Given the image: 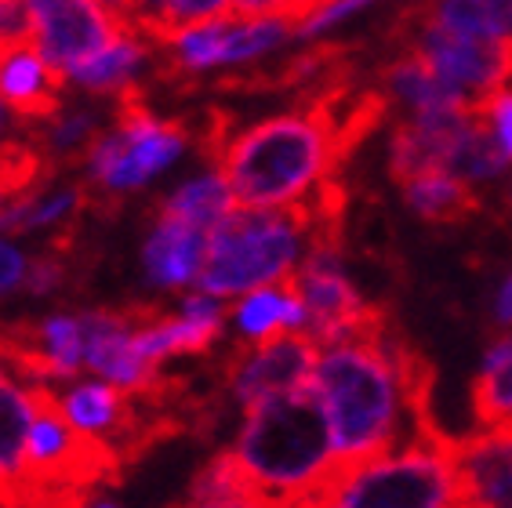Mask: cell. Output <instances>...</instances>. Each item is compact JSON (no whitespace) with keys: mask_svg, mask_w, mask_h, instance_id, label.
Here are the masks:
<instances>
[{"mask_svg":"<svg viewBox=\"0 0 512 508\" xmlns=\"http://www.w3.org/2000/svg\"><path fill=\"white\" fill-rule=\"evenodd\" d=\"M385 323L389 316L382 313L375 327H367L364 334L320 349L313 381H309V392L324 407L331 425L338 472L356 469L400 447L407 400L396 363L382 349ZM407 429H411V418H407Z\"/></svg>","mask_w":512,"mask_h":508,"instance_id":"obj_1","label":"cell"},{"mask_svg":"<svg viewBox=\"0 0 512 508\" xmlns=\"http://www.w3.org/2000/svg\"><path fill=\"white\" fill-rule=\"evenodd\" d=\"M338 167L331 127L306 106L237 131L215 160L240 211H284L335 178Z\"/></svg>","mask_w":512,"mask_h":508,"instance_id":"obj_2","label":"cell"},{"mask_svg":"<svg viewBox=\"0 0 512 508\" xmlns=\"http://www.w3.org/2000/svg\"><path fill=\"white\" fill-rule=\"evenodd\" d=\"M229 454L251 490L273 498L276 505L306 498L338 472L331 425L309 389L247 407Z\"/></svg>","mask_w":512,"mask_h":508,"instance_id":"obj_3","label":"cell"},{"mask_svg":"<svg viewBox=\"0 0 512 508\" xmlns=\"http://www.w3.org/2000/svg\"><path fill=\"white\" fill-rule=\"evenodd\" d=\"M309 236L306 204L284 211H233L207 233L197 287L207 298H247L295 276Z\"/></svg>","mask_w":512,"mask_h":508,"instance_id":"obj_4","label":"cell"},{"mask_svg":"<svg viewBox=\"0 0 512 508\" xmlns=\"http://www.w3.org/2000/svg\"><path fill=\"white\" fill-rule=\"evenodd\" d=\"M454 436H407L404 447L309 490L280 508H458V476L451 461Z\"/></svg>","mask_w":512,"mask_h":508,"instance_id":"obj_5","label":"cell"},{"mask_svg":"<svg viewBox=\"0 0 512 508\" xmlns=\"http://www.w3.org/2000/svg\"><path fill=\"white\" fill-rule=\"evenodd\" d=\"M189 142H193L189 120L157 117L142 84H131L113 95V127L95 138L84 160L91 178V207L113 211L120 196L135 193L160 171H168Z\"/></svg>","mask_w":512,"mask_h":508,"instance_id":"obj_6","label":"cell"},{"mask_svg":"<svg viewBox=\"0 0 512 508\" xmlns=\"http://www.w3.org/2000/svg\"><path fill=\"white\" fill-rule=\"evenodd\" d=\"M393 40L400 51L414 55L444 88H451L465 106H480L512 80V40H480L447 33L429 22L422 8H404L396 15Z\"/></svg>","mask_w":512,"mask_h":508,"instance_id":"obj_7","label":"cell"},{"mask_svg":"<svg viewBox=\"0 0 512 508\" xmlns=\"http://www.w3.org/2000/svg\"><path fill=\"white\" fill-rule=\"evenodd\" d=\"M298 298L306 305V338L316 349L349 342L375 327L382 309L360 298L349 276L342 273V247H309L291 276Z\"/></svg>","mask_w":512,"mask_h":508,"instance_id":"obj_8","label":"cell"},{"mask_svg":"<svg viewBox=\"0 0 512 508\" xmlns=\"http://www.w3.org/2000/svg\"><path fill=\"white\" fill-rule=\"evenodd\" d=\"M33 48L59 77H73V69L99 59L113 48L128 22L120 4H95V0H33Z\"/></svg>","mask_w":512,"mask_h":508,"instance_id":"obj_9","label":"cell"},{"mask_svg":"<svg viewBox=\"0 0 512 508\" xmlns=\"http://www.w3.org/2000/svg\"><path fill=\"white\" fill-rule=\"evenodd\" d=\"M316 360H320V349L306 334H280L258 345H233L226 356V385L247 411L273 396L306 392Z\"/></svg>","mask_w":512,"mask_h":508,"instance_id":"obj_10","label":"cell"},{"mask_svg":"<svg viewBox=\"0 0 512 508\" xmlns=\"http://www.w3.org/2000/svg\"><path fill=\"white\" fill-rule=\"evenodd\" d=\"M458 508H512V429H476L454 440Z\"/></svg>","mask_w":512,"mask_h":508,"instance_id":"obj_11","label":"cell"},{"mask_svg":"<svg viewBox=\"0 0 512 508\" xmlns=\"http://www.w3.org/2000/svg\"><path fill=\"white\" fill-rule=\"evenodd\" d=\"M222 327H226L222 305L207 294H189V298H182L175 316L160 309V316H153L146 327H138L131 345L142 360L160 367V360H168V356H200V352H207L222 338Z\"/></svg>","mask_w":512,"mask_h":508,"instance_id":"obj_12","label":"cell"},{"mask_svg":"<svg viewBox=\"0 0 512 508\" xmlns=\"http://www.w3.org/2000/svg\"><path fill=\"white\" fill-rule=\"evenodd\" d=\"M62 84L48 62L40 59V51L33 48V40L22 44H0V106L19 113L30 124H51L66 109L62 98Z\"/></svg>","mask_w":512,"mask_h":508,"instance_id":"obj_13","label":"cell"},{"mask_svg":"<svg viewBox=\"0 0 512 508\" xmlns=\"http://www.w3.org/2000/svg\"><path fill=\"white\" fill-rule=\"evenodd\" d=\"M204 251L207 233L157 211L153 225H149L146 247H142V265H146L149 284L164 287V291L193 284L200 265H204Z\"/></svg>","mask_w":512,"mask_h":508,"instance_id":"obj_14","label":"cell"},{"mask_svg":"<svg viewBox=\"0 0 512 508\" xmlns=\"http://www.w3.org/2000/svg\"><path fill=\"white\" fill-rule=\"evenodd\" d=\"M33 414V392L0 367V508H19Z\"/></svg>","mask_w":512,"mask_h":508,"instance_id":"obj_15","label":"cell"},{"mask_svg":"<svg viewBox=\"0 0 512 508\" xmlns=\"http://www.w3.org/2000/svg\"><path fill=\"white\" fill-rule=\"evenodd\" d=\"M91 207L88 186H62V189H33L4 207L0 215V233H40V229H62L77 233V218Z\"/></svg>","mask_w":512,"mask_h":508,"instance_id":"obj_16","label":"cell"},{"mask_svg":"<svg viewBox=\"0 0 512 508\" xmlns=\"http://www.w3.org/2000/svg\"><path fill=\"white\" fill-rule=\"evenodd\" d=\"M229 320H233V327H237L247 345H258V342H269V338H280V331L287 334L306 331V305L298 298L295 284L287 280L280 287H266V291L240 298L233 305Z\"/></svg>","mask_w":512,"mask_h":508,"instance_id":"obj_17","label":"cell"},{"mask_svg":"<svg viewBox=\"0 0 512 508\" xmlns=\"http://www.w3.org/2000/svg\"><path fill=\"white\" fill-rule=\"evenodd\" d=\"M400 193L414 215L433 225H462L483 211L480 193L447 171H425V175L407 178L400 182Z\"/></svg>","mask_w":512,"mask_h":508,"instance_id":"obj_18","label":"cell"},{"mask_svg":"<svg viewBox=\"0 0 512 508\" xmlns=\"http://www.w3.org/2000/svg\"><path fill=\"white\" fill-rule=\"evenodd\" d=\"M62 418L84 436L113 440L128 411V396L106 381H66V389H51Z\"/></svg>","mask_w":512,"mask_h":508,"instance_id":"obj_19","label":"cell"},{"mask_svg":"<svg viewBox=\"0 0 512 508\" xmlns=\"http://www.w3.org/2000/svg\"><path fill=\"white\" fill-rule=\"evenodd\" d=\"M469 403H473V418L480 432L512 429V334H502L487 349Z\"/></svg>","mask_w":512,"mask_h":508,"instance_id":"obj_20","label":"cell"},{"mask_svg":"<svg viewBox=\"0 0 512 508\" xmlns=\"http://www.w3.org/2000/svg\"><path fill=\"white\" fill-rule=\"evenodd\" d=\"M378 88L389 95V102H404V106L411 109V117L414 113H444V109H473V106H465L451 88H444V84H440L422 62L414 59V55H407V51H400L393 62H385Z\"/></svg>","mask_w":512,"mask_h":508,"instance_id":"obj_21","label":"cell"},{"mask_svg":"<svg viewBox=\"0 0 512 508\" xmlns=\"http://www.w3.org/2000/svg\"><path fill=\"white\" fill-rule=\"evenodd\" d=\"M149 44L142 37H135V33H124V37L113 44V48H106L99 55V59L84 62L80 69H73V84L77 88H84L88 95H120L124 88H131V84H142V69H146L149 62Z\"/></svg>","mask_w":512,"mask_h":508,"instance_id":"obj_22","label":"cell"},{"mask_svg":"<svg viewBox=\"0 0 512 508\" xmlns=\"http://www.w3.org/2000/svg\"><path fill=\"white\" fill-rule=\"evenodd\" d=\"M157 211L193 225L200 233H211L215 225H222L237 211V200L229 193L226 178L218 175V171H207V175H200V178H189L186 186H178L171 196H164Z\"/></svg>","mask_w":512,"mask_h":508,"instance_id":"obj_23","label":"cell"},{"mask_svg":"<svg viewBox=\"0 0 512 508\" xmlns=\"http://www.w3.org/2000/svg\"><path fill=\"white\" fill-rule=\"evenodd\" d=\"M11 338L44 352V360L55 367L59 381H73L84 367V334H80L77 313H55L48 320H40L37 327H22Z\"/></svg>","mask_w":512,"mask_h":508,"instance_id":"obj_24","label":"cell"},{"mask_svg":"<svg viewBox=\"0 0 512 508\" xmlns=\"http://www.w3.org/2000/svg\"><path fill=\"white\" fill-rule=\"evenodd\" d=\"M433 26L447 33L480 40H512V0H458V4H425Z\"/></svg>","mask_w":512,"mask_h":508,"instance_id":"obj_25","label":"cell"},{"mask_svg":"<svg viewBox=\"0 0 512 508\" xmlns=\"http://www.w3.org/2000/svg\"><path fill=\"white\" fill-rule=\"evenodd\" d=\"M102 135V117L95 109H62L51 124H40L33 131V138L40 142V149L48 153L51 167L59 171L66 164H84L88 149L95 146V138Z\"/></svg>","mask_w":512,"mask_h":508,"instance_id":"obj_26","label":"cell"},{"mask_svg":"<svg viewBox=\"0 0 512 508\" xmlns=\"http://www.w3.org/2000/svg\"><path fill=\"white\" fill-rule=\"evenodd\" d=\"M509 167V160H505V153L498 149V142H494V135L487 131V124L480 120V113H476V120L469 124V131H465L462 138H458V146L451 149V157H447V175H454L458 182H465V186H480V182H491V178H498Z\"/></svg>","mask_w":512,"mask_h":508,"instance_id":"obj_27","label":"cell"},{"mask_svg":"<svg viewBox=\"0 0 512 508\" xmlns=\"http://www.w3.org/2000/svg\"><path fill=\"white\" fill-rule=\"evenodd\" d=\"M480 120L487 124V131L494 135L498 149L505 153V160H512V84L502 91H494L491 98H483L476 106Z\"/></svg>","mask_w":512,"mask_h":508,"instance_id":"obj_28","label":"cell"},{"mask_svg":"<svg viewBox=\"0 0 512 508\" xmlns=\"http://www.w3.org/2000/svg\"><path fill=\"white\" fill-rule=\"evenodd\" d=\"M69 280V265L59 251H44L37 258H30V276H26V291L33 298H44V294H55Z\"/></svg>","mask_w":512,"mask_h":508,"instance_id":"obj_29","label":"cell"},{"mask_svg":"<svg viewBox=\"0 0 512 508\" xmlns=\"http://www.w3.org/2000/svg\"><path fill=\"white\" fill-rule=\"evenodd\" d=\"M367 4H345V0H338V4H313V11L306 15V22L298 26L295 40H313L320 37V33H327L331 26H338V22H345L349 15H356V11H364Z\"/></svg>","mask_w":512,"mask_h":508,"instance_id":"obj_30","label":"cell"},{"mask_svg":"<svg viewBox=\"0 0 512 508\" xmlns=\"http://www.w3.org/2000/svg\"><path fill=\"white\" fill-rule=\"evenodd\" d=\"M26 276H30V258L0 236V298L26 291Z\"/></svg>","mask_w":512,"mask_h":508,"instance_id":"obj_31","label":"cell"},{"mask_svg":"<svg viewBox=\"0 0 512 508\" xmlns=\"http://www.w3.org/2000/svg\"><path fill=\"white\" fill-rule=\"evenodd\" d=\"M22 40H33L30 4L0 0V44H22Z\"/></svg>","mask_w":512,"mask_h":508,"instance_id":"obj_32","label":"cell"},{"mask_svg":"<svg viewBox=\"0 0 512 508\" xmlns=\"http://www.w3.org/2000/svg\"><path fill=\"white\" fill-rule=\"evenodd\" d=\"M175 508H280L273 498L258 494V490H244V494H229V498H215V501H182Z\"/></svg>","mask_w":512,"mask_h":508,"instance_id":"obj_33","label":"cell"},{"mask_svg":"<svg viewBox=\"0 0 512 508\" xmlns=\"http://www.w3.org/2000/svg\"><path fill=\"white\" fill-rule=\"evenodd\" d=\"M494 323L498 327H512V273L498 287V298H494Z\"/></svg>","mask_w":512,"mask_h":508,"instance_id":"obj_34","label":"cell"},{"mask_svg":"<svg viewBox=\"0 0 512 508\" xmlns=\"http://www.w3.org/2000/svg\"><path fill=\"white\" fill-rule=\"evenodd\" d=\"M11 200H8V193H4V189H0V215H4V207H8Z\"/></svg>","mask_w":512,"mask_h":508,"instance_id":"obj_35","label":"cell"},{"mask_svg":"<svg viewBox=\"0 0 512 508\" xmlns=\"http://www.w3.org/2000/svg\"><path fill=\"white\" fill-rule=\"evenodd\" d=\"M91 508H117V505H113V501H95Z\"/></svg>","mask_w":512,"mask_h":508,"instance_id":"obj_36","label":"cell"},{"mask_svg":"<svg viewBox=\"0 0 512 508\" xmlns=\"http://www.w3.org/2000/svg\"><path fill=\"white\" fill-rule=\"evenodd\" d=\"M505 200H509V211H512V182H509V193H505Z\"/></svg>","mask_w":512,"mask_h":508,"instance_id":"obj_37","label":"cell"}]
</instances>
